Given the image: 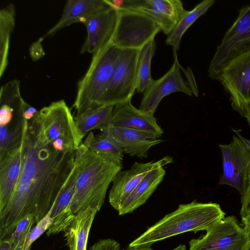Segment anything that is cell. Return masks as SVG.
<instances>
[{
	"label": "cell",
	"mask_w": 250,
	"mask_h": 250,
	"mask_svg": "<svg viewBox=\"0 0 250 250\" xmlns=\"http://www.w3.org/2000/svg\"><path fill=\"white\" fill-rule=\"evenodd\" d=\"M21 169L11 200L0 212V239L10 237L24 217L36 224L51 210L75 167V152L64 153L51 145L37 144L23 115Z\"/></svg>",
	"instance_id": "6da1fadb"
},
{
	"label": "cell",
	"mask_w": 250,
	"mask_h": 250,
	"mask_svg": "<svg viewBox=\"0 0 250 250\" xmlns=\"http://www.w3.org/2000/svg\"><path fill=\"white\" fill-rule=\"evenodd\" d=\"M75 163L77 175L71 210L74 215L89 207L99 211L109 185L122 168L89 149L83 143L76 151Z\"/></svg>",
	"instance_id": "7a4b0ae2"
},
{
	"label": "cell",
	"mask_w": 250,
	"mask_h": 250,
	"mask_svg": "<svg viewBox=\"0 0 250 250\" xmlns=\"http://www.w3.org/2000/svg\"><path fill=\"white\" fill-rule=\"evenodd\" d=\"M225 215L220 205L215 203L194 201L179 205L176 210L149 227L127 248L150 247L156 242L182 233L207 230Z\"/></svg>",
	"instance_id": "3957f363"
},
{
	"label": "cell",
	"mask_w": 250,
	"mask_h": 250,
	"mask_svg": "<svg viewBox=\"0 0 250 250\" xmlns=\"http://www.w3.org/2000/svg\"><path fill=\"white\" fill-rule=\"evenodd\" d=\"M29 124L35 141L42 146L51 145L58 151L68 153L76 151L83 143V137L63 100L42 107Z\"/></svg>",
	"instance_id": "277c9868"
},
{
	"label": "cell",
	"mask_w": 250,
	"mask_h": 250,
	"mask_svg": "<svg viewBox=\"0 0 250 250\" xmlns=\"http://www.w3.org/2000/svg\"><path fill=\"white\" fill-rule=\"evenodd\" d=\"M121 50L110 42L93 54L90 65L78 84L73 105L76 115L100 107V100L112 78Z\"/></svg>",
	"instance_id": "5b68a950"
},
{
	"label": "cell",
	"mask_w": 250,
	"mask_h": 250,
	"mask_svg": "<svg viewBox=\"0 0 250 250\" xmlns=\"http://www.w3.org/2000/svg\"><path fill=\"white\" fill-rule=\"evenodd\" d=\"M249 52L250 5L241 9L238 17L217 46L209 66V77L217 80L221 71L229 62Z\"/></svg>",
	"instance_id": "8992f818"
},
{
	"label": "cell",
	"mask_w": 250,
	"mask_h": 250,
	"mask_svg": "<svg viewBox=\"0 0 250 250\" xmlns=\"http://www.w3.org/2000/svg\"><path fill=\"white\" fill-rule=\"evenodd\" d=\"M117 11V22L111 42L120 49H140L161 30L153 19L143 12Z\"/></svg>",
	"instance_id": "52a82bcc"
},
{
	"label": "cell",
	"mask_w": 250,
	"mask_h": 250,
	"mask_svg": "<svg viewBox=\"0 0 250 250\" xmlns=\"http://www.w3.org/2000/svg\"><path fill=\"white\" fill-rule=\"evenodd\" d=\"M140 49H121L112 77L99 105H115L131 100L136 90Z\"/></svg>",
	"instance_id": "ba28073f"
},
{
	"label": "cell",
	"mask_w": 250,
	"mask_h": 250,
	"mask_svg": "<svg viewBox=\"0 0 250 250\" xmlns=\"http://www.w3.org/2000/svg\"><path fill=\"white\" fill-rule=\"evenodd\" d=\"M206 231L189 242V250H249L248 235L233 215L224 217Z\"/></svg>",
	"instance_id": "9c48e42d"
},
{
	"label": "cell",
	"mask_w": 250,
	"mask_h": 250,
	"mask_svg": "<svg viewBox=\"0 0 250 250\" xmlns=\"http://www.w3.org/2000/svg\"><path fill=\"white\" fill-rule=\"evenodd\" d=\"M217 80L229 94L232 109L245 117L246 106L250 102V52L229 62Z\"/></svg>",
	"instance_id": "30bf717a"
},
{
	"label": "cell",
	"mask_w": 250,
	"mask_h": 250,
	"mask_svg": "<svg viewBox=\"0 0 250 250\" xmlns=\"http://www.w3.org/2000/svg\"><path fill=\"white\" fill-rule=\"evenodd\" d=\"M218 147L223 164V174L218 184L232 187L242 196L247 188L250 175V152L235 135H233L229 144L219 145Z\"/></svg>",
	"instance_id": "8fae6325"
},
{
	"label": "cell",
	"mask_w": 250,
	"mask_h": 250,
	"mask_svg": "<svg viewBox=\"0 0 250 250\" xmlns=\"http://www.w3.org/2000/svg\"><path fill=\"white\" fill-rule=\"evenodd\" d=\"M174 63L161 78L154 80L144 92L139 109L154 115L160 102L165 96L176 92L192 96L190 87L183 80L180 70L177 51L173 50Z\"/></svg>",
	"instance_id": "7c38bea8"
},
{
	"label": "cell",
	"mask_w": 250,
	"mask_h": 250,
	"mask_svg": "<svg viewBox=\"0 0 250 250\" xmlns=\"http://www.w3.org/2000/svg\"><path fill=\"white\" fill-rule=\"evenodd\" d=\"M172 162V159L166 156L156 162L145 163L136 162L129 169L120 171L114 178L109 191L110 205L118 210L121 204L148 172L158 165H166Z\"/></svg>",
	"instance_id": "4fadbf2b"
},
{
	"label": "cell",
	"mask_w": 250,
	"mask_h": 250,
	"mask_svg": "<svg viewBox=\"0 0 250 250\" xmlns=\"http://www.w3.org/2000/svg\"><path fill=\"white\" fill-rule=\"evenodd\" d=\"M118 20V12L111 8L89 18L85 25L87 36L81 53L93 54L111 41Z\"/></svg>",
	"instance_id": "5bb4252c"
},
{
	"label": "cell",
	"mask_w": 250,
	"mask_h": 250,
	"mask_svg": "<svg viewBox=\"0 0 250 250\" xmlns=\"http://www.w3.org/2000/svg\"><path fill=\"white\" fill-rule=\"evenodd\" d=\"M131 100L114 106L111 125L148 132L161 137L164 131L156 118L134 107Z\"/></svg>",
	"instance_id": "9a60e30c"
},
{
	"label": "cell",
	"mask_w": 250,
	"mask_h": 250,
	"mask_svg": "<svg viewBox=\"0 0 250 250\" xmlns=\"http://www.w3.org/2000/svg\"><path fill=\"white\" fill-rule=\"evenodd\" d=\"M22 159L21 144L0 154V212L9 205L21 173Z\"/></svg>",
	"instance_id": "2e32d148"
},
{
	"label": "cell",
	"mask_w": 250,
	"mask_h": 250,
	"mask_svg": "<svg viewBox=\"0 0 250 250\" xmlns=\"http://www.w3.org/2000/svg\"><path fill=\"white\" fill-rule=\"evenodd\" d=\"M111 8L106 0H69L59 21L43 37L52 36L74 23H84L92 16Z\"/></svg>",
	"instance_id": "e0dca14e"
},
{
	"label": "cell",
	"mask_w": 250,
	"mask_h": 250,
	"mask_svg": "<svg viewBox=\"0 0 250 250\" xmlns=\"http://www.w3.org/2000/svg\"><path fill=\"white\" fill-rule=\"evenodd\" d=\"M109 129L125 153L141 159L147 157L152 146L163 142L159 136L148 132L112 125Z\"/></svg>",
	"instance_id": "ac0fdd59"
},
{
	"label": "cell",
	"mask_w": 250,
	"mask_h": 250,
	"mask_svg": "<svg viewBox=\"0 0 250 250\" xmlns=\"http://www.w3.org/2000/svg\"><path fill=\"white\" fill-rule=\"evenodd\" d=\"M77 175L75 166L65 187L50 210V217L53 221L47 229L46 235L48 236L64 232L76 215L72 213L70 205L75 192Z\"/></svg>",
	"instance_id": "d6986e66"
},
{
	"label": "cell",
	"mask_w": 250,
	"mask_h": 250,
	"mask_svg": "<svg viewBox=\"0 0 250 250\" xmlns=\"http://www.w3.org/2000/svg\"><path fill=\"white\" fill-rule=\"evenodd\" d=\"M164 166L158 165L147 173L121 204L117 210L119 215L132 213L146 202L164 179Z\"/></svg>",
	"instance_id": "ffe728a7"
},
{
	"label": "cell",
	"mask_w": 250,
	"mask_h": 250,
	"mask_svg": "<svg viewBox=\"0 0 250 250\" xmlns=\"http://www.w3.org/2000/svg\"><path fill=\"white\" fill-rule=\"evenodd\" d=\"M97 212V209L89 207L76 214L64 231L68 250H87L89 233Z\"/></svg>",
	"instance_id": "44dd1931"
},
{
	"label": "cell",
	"mask_w": 250,
	"mask_h": 250,
	"mask_svg": "<svg viewBox=\"0 0 250 250\" xmlns=\"http://www.w3.org/2000/svg\"><path fill=\"white\" fill-rule=\"evenodd\" d=\"M83 143L93 152L123 168L124 151L109 128L96 136L90 132Z\"/></svg>",
	"instance_id": "7402d4cb"
},
{
	"label": "cell",
	"mask_w": 250,
	"mask_h": 250,
	"mask_svg": "<svg viewBox=\"0 0 250 250\" xmlns=\"http://www.w3.org/2000/svg\"><path fill=\"white\" fill-rule=\"evenodd\" d=\"M114 106L104 105L76 115L74 120L82 135L84 137L87 132L94 129L103 131L109 128Z\"/></svg>",
	"instance_id": "603a6c76"
},
{
	"label": "cell",
	"mask_w": 250,
	"mask_h": 250,
	"mask_svg": "<svg viewBox=\"0 0 250 250\" xmlns=\"http://www.w3.org/2000/svg\"><path fill=\"white\" fill-rule=\"evenodd\" d=\"M215 2V0H205L191 10H186L174 28L167 35L166 44L172 46L173 50L177 52L180 49L182 38L187 29L204 15Z\"/></svg>",
	"instance_id": "cb8c5ba5"
},
{
	"label": "cell",
	"mask_w": 250,
	"mask_h": 250,
	"mask_svg": "<svg viewBox=\"0 0 250 250\" xmlns=\"http://www.w3.org/2000/svg\"><path fill=\"white\" fill-rule=\"evenodd\" d=\"M16 9L10 3L0 11V78L8 64L10 37L15 25Z\"/></svg>",
	"instance_id": "d4e9b609"
},
{
	"label": "cell",
	"mask_w": 250,
	"mask_h": 250,
	"mask_svg": "<svg viewBox=\"0 0 250 250\" xmlns=\"http://www.w3.org/2000/svg\"><path fill=\"white\" fill-rule=\"evenodd\" d=\"M155 50L154 39L149 41L140 49L136 83L138 93H144L154 81L151 76V64Z\"/></svg>",
	"instance_id": "484cf974"
},
{
	"label": "cell",
	"mask_w": 250,
	"mask_h": 250,
	"mask_svg": "<svg viewBox=\"0 0 250 250\" xmlns=\"http://www.w3.org/2000/svg\"><path fill=\"white\" fill-rule=\"evenodd\" d=\"M150 1L176 24L186 11L184 8L183 2L179 0H150Z\"/></svg>",
	"instance_id": "4316f807"
},
{
	"label": "cell",
	"mask_w": 250,
	"mask_h": 250,
	"mask_svg": "<svg viewBox=\"0 0 250 250\" xmlns=\"http://www.w3.org/2000/svg\"><path fill=\"white\" fill-rule=\"evenodd\" d=\"M34 224H36L34 217L33 215H28L22 219L17 225L10 236L14 245V250L18 246L24 247L27 238Z\"/></svg>",
	"instance_id": "83f0119b"
},
{
	"label": "cell",
	"mask_w": 250,
	"mask_h": 250,
	"mask_svg": "<svg viewBox=\"0 0 250 250\" xmlns=\"http://www.w3.org/2000/svg\"><path fill=\"white\" fill-rule=\"evenodd\" d=\"M53 220L50 217V211L31 230L26 241L24 250L31 247L32 243L37 239L45 230L48 229Z\"/></svg>",
	"instance_id": "f1b7e54d"
},
{
	"label": "cell",
	"mask_w": 250,
	"mask_h": 250,
	"mask_svg": "<svg viewBox=\"0 0 250 250\" xmlns=\"http://www.w3.org/2000/svg\"><path fill=\"white\" fill-rule=\"evenodd\" d=\"M120 244L111 238L100 239L93 245L89 250H119Z\"/></svg>",
	"instance_id": "f546056e"
},
{
	"label": "cell",
	"mask_w": 250,
	"mask_h": 250,
	"mask_svg": "<svg viewBox=\"0 0 250 250\" xmlns=\"http://www.w3.org/2000/svg\"><path fill=\"white\" fill-rule=\"evenodd\" d=\"M44 37L40 38L35 42L32 43L29 48L30 56L33 61H37L45 55L42 42Z\"/></svg>",
	"instance_id": "4dcf8cb0"
},
{
	"label": "cell",
	"mask_w": 250,
	"mask_h": 250,
	"mask_svg": "<svg viewBox=\"0 0 250 250\" xmlns=\"http://www.w3.org/2000/svg\"><path fill=\"white\" fill-rule=\"evenodd\" d=\"M241 216H244L250 212V175L249 177L247 188L244 194L241 198Z\"/></svg>",
	"instance_id": "1f68e13d"
},
{
	"label": "cell",
	"mask_w": 250,
	"mask_h": 250,
	"mask_svg": "<svg viewBox=\"0 0 250 250\" xmlns=\"http://www.w3.org/2000/svg\"><path fill=\"white\" fill-rule=\"evenodd\" d=\"M38 111L34 107L25 102L23 109V116L28 121L32 120Z\"/></svg>",
	"instance_id": "d6a6232c"
},
{
	"label": "cell",
	"mask_w": 250,
	"mask_h": 250,
	"mask_svg": "<svg viewBox=\"0 0 250 250\" xmlns=\"http://www.w3.org/2000/svg\"><path fill=\"white\" fill-rule=\"evenodd\" d=\"M241 219L244 228L249 239V250H250V212L244 216H241Z\"/></svg>",
	"instance_id": "836d02e7"
},
{
	"label": "cell",
	"mask_w": 250,
	"mask_h": 250,
	"mask_svg": "<svg viewBox=\"0 0 250 250\" xmlns=\"http://www.w3.org/2000/svg\"><path fill=\"white\" fill-rule=\"evenodd\" d=\"M0 250H14V245L10 237L0 239Z\"/></svg>",
	"instance_id": "e575fe53"
},
{
	"label": "cell",
	"mask_w": 250,
	"mask_h": 250,
	"mask_svg": "<svg viewBox=\"0 0 250 250\" xmlns=\"http://www.w3.org/2000/svg\"><path fill=\"white\" fill-rule=\"evenodd\" d=\"M123 250H154L150 248V247H140L137 248H127L126 249H124ZM171 250H187L186 247L185 245L180 244L174 249Z\"/></svg>",
	"instance_id": "d590c367"
},
{
	"label": "cell",
	"mask_w": 250,
	"mask_h": 250,
	"mask_svg": "<svg viewBox=\"0 0 250 250\" xmlns=\"http://www.w3.org/2000/svg\"><path fill=\"white\" fill-rule=\"evenodd\" d=\"M234 133L246 145L247 148L250 152V140L246 139L244 137L242 136L241 134V130L240 129H232Z\"/></svg>",
	"instance_id": "8d00e7d4"
},
{
	"label": "cell",
	"mask_w": 250,
	"mask_h": 250,
	"mask_svg": "<svg viewBox=\"0 0 250 250\" xmlns=\"http://www.w3.org/2000/svg\"><path fill=\"white\" fill-rule=\"evenodd\" d=\"M245 118H246L247 122L250 125V102L246 106Z\"/></svg>",
	"instance_id": "74e56055"
},
{
	"label": "cell",
	"mask_w": 250,
	"mask_h": 250,
	"mask_svg": "<svg viewBox=\"0 0 250 250\" xmlns=\"http://www.w3.org/2000/svg\"><path fill=\"white\" fill-rule=\"evenodd\" d=\"M24 250V247L21 246H17L14 250Z\"/></svg>",
	"instance_id": "f35d334b"
},
{
	"label": "cell",
	"mask_w": 250,
	"mask_h": 250,
	"mask_svg": "<svg viewBox=\"0 0 250 250\" xmlns=\"http://www.w3.org/2000/svg\"><path fill=\"white\" fill-rule=\"evenodd\" d=\"M30 249H31V247L29 248L28 249H27V250H30Z\"/></svg>",
	"instance_id": "ab89813d"
}]
</instances>
